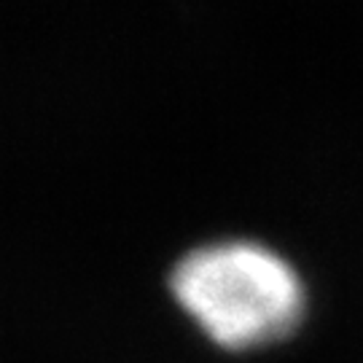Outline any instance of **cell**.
Segmentation results:
<instances>
[{
	"instance_id": "6da1fadb",
	"label": "cell",
	"mask_w": 363,
	"mask_h": 363,
	"mask_svg": "<svg viewBox=\"0 0 363 363\" xmlns=\"http://www.w3.org/2000/svg\"><path fill=\"white\" fill-rule=\"evenodd\" d=\"M169 296L199 334L226 352L277 345L307 312L298 269L256 240H216L186 250L167 277Z\"/></svg>"
}]
</instances>
